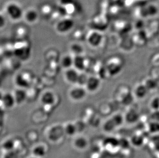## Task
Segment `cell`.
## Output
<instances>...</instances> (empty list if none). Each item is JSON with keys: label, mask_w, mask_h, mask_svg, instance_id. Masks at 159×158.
<instances>
[{"label": "cell", "mask_w": 159, "mask_h": 158, "mask_svg": "<svg viewBox=\"0 0 159 158\" xmlns=\"http://www.w3.org/2000/svg\"><path fill=\"white\" fill-rule=\"evenodd\" d=\"M123 63L121 59L114 57L110 58L107 62L105 67L107 72L110 76L118 75L122 71Z\"/></svg>", "instance_id": "cell-1"}, {"label": "cell", "mask_w": 159, "mask_h": 158, "mask_svg": "<svg viewBox=\"0 0 159 158\" xmlns=\"http://www.w3.org/2000/svg\"><path fill=\"white\" fill-rule=\"evenodd\" d=\"M6 10L8 15L14 21L19 20L23 15L22 9L15 3H11L7 5Z\"/></svg>", "instance_id": "cell-2"}, {"label": "cell", "mask_w": 159, "mask_h": 158, "mask_svg": "<svg viewBox=\"0 0 159 158\" xmlns=\"http://www.w3.org/2000/svg\"><path fill=\"white\" fill-rule=\"evenodd\" d=\"M74 21L70 18H65L59 21L56 26L57 32L60 33H66L70 32L74 26Z\"/></svg>", "instance_id": "cell-3"}, {"label": "cell", "mask_w": 159, "mask_h": 158, "mask_svg": "<svg viewBox=\"0 0 159 158\" xmlns=\"http://www.w3.org/2000/svg\"><path fill=\"white\" fill-rule=\"evenodd\" d=\"M87 90L84 87L78 85L71 88L69 91V97L72 100L79 101L83 100L87 94Z\"/></svg>", "instance_id": "cell-4"}, {"label": "cell", "mask_w": 159, "mask_h": 158, "mask_svg": "<svg viewBox=\"0 0 159 158\" xmlns=\"http://www.w3.org/2000/svg\"><path fill=\"white\" fill-rule=\"evenodd\" d=\"M103 37L101 33L97 31H93L88 34L87 41L91 46L96 47L100 45L102 42Z\"/></svg>", "instance_id": "cell-5"}, {"label": "cell", "mask_w": 159, "mask_h": 158, "mask_svg": "<svg viewBox=\"0 0 159 158\" xmlns=\"http://www.w3.org/2000/svg\"><path fill=\"white\" fill-rule=\"evenodd\" d=\"M101 85V80L98 77H89L84 87L87 91L95 92L99 88Z\"/></svg>", "instance_id": "cell-6"}, {"label": "cell", "mask_w": 159, "mask_h": 158, "mask_svg": "<svg viewBox=\"0 0 159 158\" xmlns=\"http://www.w3.org/2000/svg\"><path fill=\"white\" fill-rule=\"evenodd\" d=\"M80 73L74 67L66 70L65 73V79L67 82L72 84H77Z\"/></svg>", "instance_id": "cell-7"}, {"label": "cell", "mask_w": 159, "mask_h": 158, "mask_svg": "<svg viewBox=\"0 0 159 158\" xmlns=\"http://www.w3.org/2000/svg\"><path fill=\"white\" fill-rule=\"evenodd\" d=\"M86 67V60L82 55H74L73 67L78 72H81L84 70Z\"/></svg>", "instance_id": "cell-8"}, {"label": "cell", "mask_w": 159, "mask_h": 158, "mask_svg": "<svg viewBox=\"0 0 159 158\" xmlns=\"http://www.w3.org/2000/svg\"><path fill=\"white\" fill-rule=\"evenodd\" d=\"M55 101V96L52 91H47L41 97V102L44 105H51Z\"/></svg>", "instance_id": "cell-9"}, {"label": "cell", "mask_w": 159, "mask_h": 158, "mask_svg": "<svg viewBox=\"0 0 159 158\" xmlns=\"http://www.w3.org/2000/svg\"><path fill=\"white\" fill-rule=\"evenodd\" d=\"M2 101L5 108H11L16 104L13 94L6 93L1 98Z\"/></svg>", "instance_id": "cell-10"}, {"label": "cell", "mask_w": 159, "mask_h": 158, "mask_svg": "<svg viewBox=\"0 0 159 158\" xmlns=\"http://www.w3.org/2000/svg\"><path fill=\"white\" fill-rule=\"evenodd\" d=\"M73 58L71 55H65L62 58L60 64L61 67L66 70L73 67Z\"/></svg>", "instance_id": "cell-11"}, {"label": "cell", "mask_w": 159, "mask_h": 158, "mask_svg": "<svg viewBox=\"0 0 159 158\" xmlns=\"http://www.w3.org/2000/svg\"><path fill=\"white\" fill-rule=\"evenodd\" d=\"M148 90L143 84H140L137 85L134 89V94L139 99L144 98L146 96Z\"/></svg>", "instance_id": "cell-12"}, {"label": "cell", "mask_w": 159, "mask_h": 158, "mask_svg": "<svg viewBox=\"0 0 159 158\" xmlns=\"http://www.w3.org/2000/svg\"><path fill=\"white\" fill-rule=\"evenodd\" d=\"M15 99L16 103L17 104H21L25 101L26 98V93L22 88L16 90L13 94Z\"/></svg>", "instance_id": "cell-13"}, {"label": "cell", "mask_w": 159, "mask_h": 158, "mask_svg": "<svg viewBox=\"0 0 159 158\" xmlns=\"http://www.w3.org/2000/svg\"><path fill=\"white\" fill-rule=\"evenodd\" d=\"M140 118V116L138 112L134 110H131L127 112L125 116V120L129 123L136 122Z\"/></svg>", "instance_id": "cell-14"}, {"label": "cell", "mask_w": 159, "mask_h": 158, "mask_svg": "<svg viewBox=\"0 0 159 158\" xmlns=\"http://www.w3.org/2000/svg\"><path fill=\"white\" fill-rule=\"evenodd\" d=\"M117 127L119 126H117L116 122L111 118L108 120H107L105 123H104V125H103V129H104V131H105L106 132L110 133V132L113 131L114 129H116Z\"/></svg>", "instance_id": "cell-15"}, {"label": "cell", "mask_w": 159, "mask_h": 158, "mask_svg": "<svg viewBox=\"0 0 159 158\" xmlns=\"http://www.w3.org/2000/svg\"><path fill=\"white\" fill-rule=\"evenodd\" d=\"M25 18L27 22L34 23L37 20L38 18V12L34 9H30L27 11L25 15Z\"/></svg>", "instance_id": "cell-16"}, {"label": "cell", "mask_w": 159, "mask_h": 158, "mask_svg": "<svg viewBox=\"0 0 159 158\" xmlns=\"http://www.w3.org/2000/svg\"><path fill=\"white\" fill-rule=\"evenodd\" d=\"M131 143L136 147H140L144 144V138L140 134H135L131 138Z\"/></svg>", "instance_id": "cell-17"}, {"label": "cell", "mask_w": 159, "mask_h": 158, "mask_svg": "<svg viewBox=\"0 0 159 158\" xmlns=\"http://www.w3.org/2000/svg\"><path fill=\"white\" fill-rule=\"evenodd\" d=\"M143 84L145 86L148 90H153L156 88L157 83L155 79L152 78H147L143 82Z\"/></svg>", "instance_id": "cell-18"}, {"label": "cell", "mask_w": 159, "mask_h": 158, "mask_svg": "<svg viewBox=\"0 0 159 158\" xmlns=\"http://www.w3.org/2000/svg\"><path fill=\"white\" fill-rule=\"evenodd\" d=\"M148 130L149 132L153 134L159 133V122L152 121L148 124Z\"/></svg>", "instance_id": "cell-19"}, {"label": "cell", "mask_w": 159, "mask_h": 158, "mask_svg": "<svg viewBox=\"0 0 159 158\" xmlns=\"http://www.w3.org/2000/svg\"><path fill=\"white\" fill-rule=\"evenodd\" d=\"M70 49L74 55H81L83 52V47L79 44H73Z\"/></svg>", "instance_id": "cell-20"}, {"label": "cell", "mask_w": 159, "mask_h": 158, "mask_svg": "<svg viewBox=\"0 0 159 158\" xmlns=\"http://www.w3.org/2000/svg\"><path fill=\"white\" fill-rule=\"evenodd\" d=\"M16 83L21 88H24V87L26 86L28 84L27 81L21 75L17 77V78L16 79Z\"/></svg>", "instance_id": "cell-21"}, {"label": "cell", "mask_w": 159, "mask_h": 158, "mask_svg": "<svg viewBox=\"0 0 159 158\" xmlns=\"http://www.w3.org/2000/svg\"><path fill=\"white\" fill-rule=\"evenodd\" d=\"M88 78L89 77H88L85 73H80L77 84L80 86H85Z\"/></svg>", "instance_id": "cell-22"}, {"label": "cell", "mask_w": 159, "mask_h": 158, "mask_svg": "<svg viewBox=\"0 0 159 158\" xmlns=\"http://www.w3.org/2000/svg\"><path fill=\"white\" fill-rule=\"evenodd\" d=\"M150 106L153 111L159 110V97L153 98L150 101Z\"/></svg>", "instance_id": "cell-23"}, {"label": "cell", "mask_w": 159, "mask_h": 158, "mask_svg": "<svg viewBox=\"0 0 159 158\" xmlns=\"http://www.w3.org/2000/svg\"><path fill=\"white\" fill-rule=\"evenodd\" d=\"M60 4L63 6H71L75 3V0H59Z\"/></svg>", "instance_id": "cell-24"}, {"label": "cell", "mask_w": 159, "mask_h": 158, "mask_svg": "<svg viewBox=\"0 0 159 158\" xmlns=\"http://www.w3.org/2000/svg\"><path fill=\"white\" fill-rule=\"evenodd\" d=\"M151 119L152 121H156L159 122V110L152 112L151 115Z\"/></svg>", "instance_id": "cell-25"}, {"label": "cell", "mask_w": 159, "mask_h": 158, "mask_svg": "<svg viewBox=\"0 0 159 158\" xmlns=\"http://www.w3.org/2000/svg\"><path fill=\"white\" fill-rule=\"evenodd\" d=\"M6 23V19L3 15L0 14V29L5 27Z\"/></svg>", "instance_id": "cell-26"}, {"label": "cell", "mask_w": 159, "mask_h": 158, "mask_svg": "<svg viewBox=\"0 0 159 158\" xmlns=\"http://www.w3.org/2000/svg\"><path fill=\"white\" fill-rule=\"evenodd\" d=\"M156 56L157 58H158L159 59H157L154 58H153L152 59V63H153V64H155V65L156 66H159V54H156Z\"/></svg>", "instance_id": "cell-27"}, {"label": "cell", "mask_w": 159, "mask_h": 158, "mask_svg": "<svg viewBox=\"0 0 159 158\" xmlns=\"http://www.w3.org/2000/svg\"><path fill=\"white\" fill-rule=\"evenodd\" d=\"M155 148L157 152H159V142L155 145Z\"/></svg>", "instance_id": "cell-28"}]
</instances>
